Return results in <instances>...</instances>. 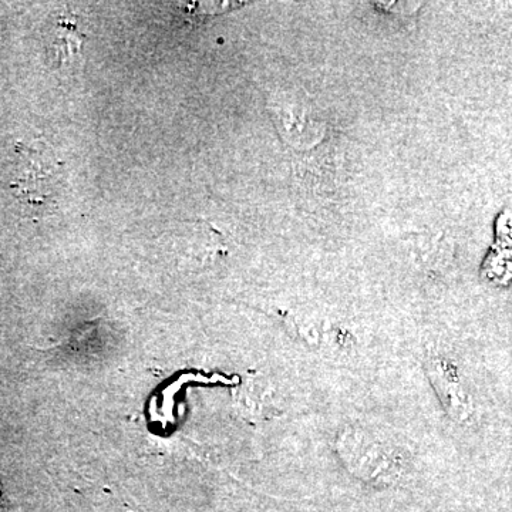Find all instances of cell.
Masks as SVG:
<instances>
[{
	"label": "cell",
	"mask_w": 512,
	"mask_h": 512,
	"mask_svg": "<svg viewBox=\"0 0 512 512\" xmlns=\"http://www.w3.org/2000/svg\"><path fill=\"white\" fill-rule=\"evenodd\" d=\"M9 188L30 211L42 212L55 207L62 188L60 165L45 151L16 144Z\"/></svg>",
	"instance_id": "obj_1"
},
{
	"label": "cell",
	"mask_w": 512,
	"mask_h": 512,
	"mask_svg": "<svg viewBox=\"0 0 512 512\" xmlns=\"http://www.w3.org/2000/svg\"><path fill=\"white\" fill-rule=\"evenodd\" d=\"M49 49L55 63L62 64L82 49L86 35L77 26L76 16L64 13L57 18L49 35Z\"/></svg>",
	"instance_id": "obj_2"
},
{
	"label": "cell",
	"mask_w": 512,
	"mask_h": 512,
	"mask_svg": "<svg viewBox=\"0 0 512 512\" xmlns=\"http://www.w3.org/2000/svg\"><path fill=\"white\" fill-rule=\"evenodd\" d=\"M491 278L497 279V281H507L512 278V254L511 252H501L493 256L490 264Z\"/></svg>",
	"instance_id": "obj_3"
},
{
	"label": "cell",
	"mask_w": 512,
	"mask_h": 512,
	"mask_svg": "<svg viewBox=\"0 0 512 512\" xmlns=\"http://www.w3.org/2000/svg\"><path fill=\"white\" fill-rule=\"evenodd\" d=\"M500 239L505 244L512 245V214L505 215L500 224Z\"/></svg>",
	"instance_id": "obj_4"
}]
</instances>
